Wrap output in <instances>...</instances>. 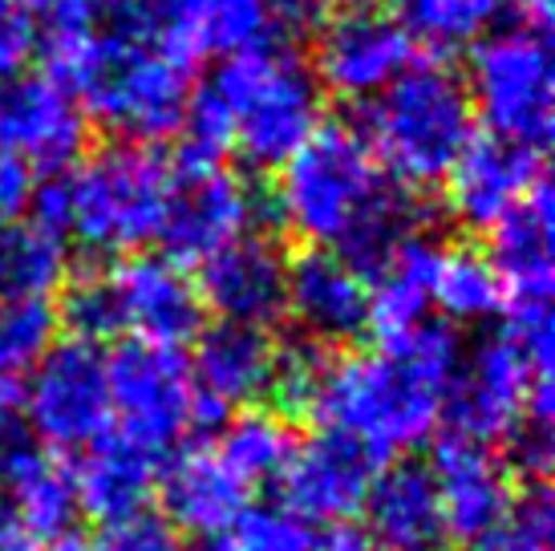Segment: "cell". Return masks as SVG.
I'll list each match as a JSON object with an SVG mask.
<instances>
[{"instance_id":"11","label":"cell","mask_w":555,"mask_h":551,"mask_svg":"<svg viewBox=\"0 0 555 551\" xmlns=\"http://www.w3.org/2000/svg\"><path fill=\"white\" fill-rule=\"evenodd\" d=\"M21 410L49 454H86L109 434V377L98 345L65 341L37 361Z\"/></svg>"},{"instance_id":"42","label":"cell","mask_w":555,"mask_h":551,"mask_svg":"<svg viewBox=\"0 0 555 551\" xmlns=\"http://www.w3.org/2000/svg\"><path fill=\"white\" fill-rule=\"evenodd\" d=\"M511 9H519L524 16H531V25H543L552 13V0H507Z\"/></svg>"},{"instance_id":"23","label":"cell","mask_w":555,"mask_h":551,"mask_svg":"<svg viewBox=\"0 0 555 551\" xmlns=\"http://www.w3.org/2000/svg\"><path fill=\"white\" fill-rule=\"evenodd\" d=\"M552 191L540 183L515 212H507L491 228V264L507 308H547L555 289V247H552Z\"/></svg>"},{"instance_id":"25","label":"cell","mask_w":555,"mask_h":551,"mask_svg":"<svg viewBox=\"0 0 555 551\" xmlns=\"http://www.w3.org/2000/svg\"><path fill=\"white\" fill-rule=\"evenodd\" d=\"M0 503L21 536H62L78 520L74 471L49 450L16 443L0 462Z\"/></svg>"},{"instance_id":"32","label":"cell","mask_w":555,"mask_h":551,"mask_svg":"<svg viewBox=\"0 0 555 551\" xmlns=\"http://www.w3.org/2000/svg\"><path fill=\"white\" fill-rule=\"evenodd\" d=\"M57 308L49 300H13L0 305V377L33 373L37 361L57 345Z\"/></svg>"},{"instance_id":"5","label":"cell","mask_w":555,"mask_h":551,"mask_svg":"<svg viewBox=\"0 0 555 551\" xmlns=\"http://www.w3.org/2000/svg\"><path fill=\"white\" fill-rule=\"evenodd\" d=\"M170 163L151 146L114 142L37 187V223L90 256L126 260L158 240Z\"/></svg>"},{"instance_id":"7","label":"cell","mask_w":555,"mask_h":551,"mask_svg":"<svg viewBox=\"0 0 555 551\" xmlns=\"http://www.w3.org/2000/svg\"><path fill=\"white\" fill-rule=\"evenodd\" d=\"M357 134L393 183L410 191L438 183L475 138L466 81L447 62H414L373 98Z\"/></svg>"},{"instance_id":"39","label":"cell","mask_w":555,"mask_h":551,"mask_svg":"<svg viewBox=\"0 0 555 551\" xmlns=\"http://www.w3.org/2000/svg\"><path fill=\"white\" fill-rule=\"evenodd\" d=\"M16 443H21V394L13 389V382L0 377V462Z\"/></svg>"},{"instance_id":"37","label":"cell","mask_w":555,"mask_h":551,"mask_svg":"<svg viewBox=\"0 0 555 551\" xmlns=\"http://www.w3.org/2000/svg\"><path fill=\"white\" fill-rule=\"evenodd\" d=\"M33 195H37L33 170L0 151V231L25 223V215L33 212Z\"/></svg>"},{"instance_id":"36","label":"cell","mask_w":555,"mask_h":551,"mask_svg":"<svg viewBox=\"0 0 555 551\" xmlns=\"http://www.w3.org/2000/svg\"><path fill=\"white\" fill-rule=\"evenodd\" d=\"M37 53V13L25 0H0V81L25 74Z\"/></svg>"},{"instance_id":"40","label":"cell","mask_w":555,"mask_h":551,"mask_svg":"<svg viewBox=\"0 0 555 551\" xmlns=\"http://www.w3.org/2000/svg\"><path fill=\"white\" fill-rule=\"evenodd\" d=\"M324 551H382V548L370 539V531L349 527V523H337V527L324 531Z\"/></svg>"},{"instance_id":"16","label":"cell","mask_w":555,"mask_h":551,"mask_svg":"<svg viewBox=\"0 0 555 551\" xmlns=\"http://www.w3.org/2000/svg\"><path fill=\"white\" fill-rule=\"evenodd\" d=\"M430 483L442 507L450 539H478L511 511L515 495V471L511 462L487 443L447 434L430 462Z\"/></svg>"},{"instance_id":"35","label":"cell","mask_w":555,"mask_h":551,"mask_svg":"<svg viewBox=\"0 0 555 551\" xmlns=\"http://www.w3.org/2000/svg\"><path fill=\"white\" fill-rule=\"evenodd\" d=\"M86 551H186V543L183 531H175L167 515L142 507V511H130L122 520L102 523L86 543Z\"/></svg>"},{"instance_id":"44","label":"cell","mask_w":555,"mask_h":551,"mask_svg":"<svg viewBox=\"0 0 555 551\" xmlns=\"http://www.w3.org/2000/svg\"><path fill=\"white\" fill-rule=\"evenodd\" d=\"M199 551H228V543H223V539H207Z\"/></svg>"},{"instance_id":"12","label":"cell","mask_w":555,"mask_h":551,"mask_svg":"<svg viewBox=\"0 0 555 551\" xmlns=\"http://www.w3.org/2000/svg\"><path fill=\"white\" fill-rule=\"evenodd\" d=\"M90 118L53 74H16L0 81V151L29 170L74 167L86 151Z\"/></svg>"},{"instance_id":"30","label":"cell","mask_w":555,"mask_h":551,"mask_svg":"<svg viewBox=\"0 0 555 551\" xmlns=\"http://www.w3.org/2000/svg\"><path fill=\"white\" fill-rule=\"evenodd\" d=\"M69 280V252L41 223L0 231V305L49 300Z\"/></svg>"},{"instance_id":"19","label":"cell","mask_w":555,"mask_h":551,"mask_svg":"<svg viewBox=\"0 0 555 551\" xmlns=\"http://www.w3.org/2000/svg\"><path fill=\"white\" fill-rule=\"evenodd\" d=\"M377 471L382 462H373L361 446L321 430L312 443L296 446L280 475L284 507H293L296 515H305L317 527H337L365 507Z\"/></svg>"},{"instance_id":"10","label":"cell","mask_w":555,"mask_h":551,"mask_svg":"<svg viewBox=\"0 0 555 551\" xmlns=\"http://www.w3.org/2000/svg\"><path fill=\"white\" fill-rule=\"evenodd\" d=\"M260 215L263 200L247 187L240 170L223 167L216 158H183L179 167H170L158 240L167 247V260L179 268H199L228 244L251 235Z\"/></svg>"},{"instance_id":"6","label":"cell","mask_w":555,"mask_h":551,"mask_svg":"<svg viewBox=\"0 0 555 551\" xmlns=\"http://www.w3.org/2000/svg\"><path fill=\"white\" fill-rule=\"evenodd\" d=\"M552 308H511L507 329L459 361L447 394L454 434L494 446L519 430H552Z\"/></svg>"},{"instance_id":"24","label":"cell","mask_w":555,"mask_h":551,"mask_svg":"<svg viewBox=\"0 0 555 551\" xmlns=\"http://www.w3.org/2000/svg\"><path fill=\"white\" fill-rule=\"evenodd\" d=\"M361 511L370 520V539L382 551H450L447 520L426 466L398 462L377 471Z\"/></svg>"},{"instance_id":"38","label":"cell","mask_w":555,"mask_h":551,"mask_svg":"<svg viewBox=\"0 0 555 551\" xmlns=\"http://www.w3.org/2000/svg\"><path fill=\"white\" fill-rule=\"evenodd\" d=\"M377 0H272V13L284 25H305L321 13H353V9H373Z\"/></svg>"},{"instance_id":"28","label":"cell","mask_w":555,"mask_h":551,"mask_svg":"<svg viewBox=\"0 0 555 551\" xmlns=\"http://www.w3.org/2000/svg\"><path fill=\"white\" fill-rule=\"evenodd\" d=\"M211 450L228 462V471L247 490H256L268 487V483H280V475H284V466H288L296 450V434L280 413L251 406V410H240L223 422Z\"/></svg>"},{"instance_id":"13","label":"cell","mask_w":555,"mask_h":551,"mask_svg":"<svg viewBox=\"0 0 555 551\" xmlns=\"http://www.w3.org/2000/svg\"><path fill=\"white\" fill-rule=\"evenodd\" d=\"M414 65V46L389 13L353 9L337 13L317 37L312 77L345 102H373Z\"/></svg>"},{"instance_id":"14","label":"cell","mask_w":555,"mask_h":551,"mask_svg":"<svg viewBox=\"0 0 555 551\" xmlns=\"http://www.w3.org/2000/svg\"><path fill=\"white\" fill-rule=\"evenodd\" d=\"M114 312H118V337L170 345L195 341L203 329V300L195 280L167 256H126L106 268Z\"/></svg>"},{"instance_id":"20","label":"cell","mask_w":555,"mask_h":551,"mask_svg":"<svg viewBox=\"0 0 555 551\" xmlns=\"http://www.w3.org/2000/svg\"><path fill=\"white\" fill-rule=\"evenodd\" d=\"M199 300L219 321L272 329L284 317V289H288V260L268 235H244L199 264Z\"/></svg>"},{"instance_id":"26","label":"cell","mask_w":555,"mask_h":551,"mask_svg":"<svg viewBox=\"0 0 555 551\" xmlns=\"http://www.w3.org/2000/svg\"><path fill=\"white\" fill-rule=\"evenodd\" d=\"M158 466L163 462L142 454L139 446H130L118 434H106L102 443H93L81 454L78 471H74L78 511L102 523L142 511L158 483Z\"/></svg>"},{"instance_id":"33","label":"cell","mask_w":555,"mask_h":551,"mask_svg":"<svg viewBox=\"0 0 555 551\" xmlns=\"http://www.w3.org/2000/svg\"><path fill=\"white\" fill-rule=\"evenodd\" d=\"M228 551H324V531L284 503L247 507L232 523L228 536H219Z\"/></svg>"},{"instance_id":"1","label":"cell","mask_w":555,"mask_h":551,"mask_svg":"<svg viewBox=\"0 0 555 551\" xmlns=\"http://www.w3.org/2000/svg\"><path fill=\"white\" fill-rule=\"evenodd\" d=\"M268 207L296 240L337 252L361 272L430 228L426 200L393 183L377 167L365 138L340 123H321V130L280 167Z\"/></svg>"},{"instance_id":"41","label":"cell","mask_w":555,"mask_h":551,"mask_svg":"<svg viewBox=\"0 0 555 551\" xmlns=\"http://www.w3.org/2000/svg\"><path fill=\"white\" fill-rule=\"evenodd\" d=\"M13 551H86V543H78L74 531H62V536H21Z\"/></svg>"},{"instance_id":"27","label":"cell","mask_w":555,"mask_h":551,"mask_svg":"<svg viewBox=\"0 0 555 551\" xmlns=\"http://www.w3.org/2000/svg\"><path fill=\"white\" fill-rule=\"evenodd\" d=\"M434 260H438V244L430 235H414L365 272L370 329H377L382 341L414 333L417 324H426V312L434 308Z\"/></svg>"},{"instance_id":"17","label":"cell","mask_w":555,"mask_h":551,"mask_svg":"<svg viewBox=\"0 0 555 551\" xmlns=\"http://www.w3.org/2000/svg\"><path fill=\"white\" fill-rule=\"evenodd\" d=\"M276 357L280 345L268 329L232 321H216L211 329H199L195 357L186 366H191L203 418L251 410L260 398H268L272 377H276Z\"/></svg>"},{"instance_id":"8","label":"cell","mask_w":555,"mask_h":551,"mask_svg":"<svg viewBox=\"0 0 555 551\" xmlns=\"http://www.w3.org/2000/svg\"><path fill=\"white\" fill-rule=\"evenodd\" d=\"M466 93L487 134L543 154L555 126L552 46L543 25L524 21L511 29L487 33L470 53Z\"/></svg>"},{"instance_id":"34","label":"cell","mask_w":555,"mask_h":551,"mask_svg":"<svg viewBox=\"0 0 555 551\" xmlns=\"http://www.w3.org/2000/svg\"><path fill=\"white\" fill-rule=\"evenodd\" d=\"M466 551H555V511L547 483H531L511 503L507 515L491 531L470 539Z\"/></svg>"},{"instance_id":"18","label":"cell","mask_w":555,"mask_h":551,"mask_svg":"<svg viewBox=\"0 0 555 551\" xmlns=\"http://www.w3.org/2000/svg\"><path fill=\"white\" fill-rule=\"evenodd\" d=\"M142 16L158 41L195 65L203 57H232L263 46L276 33L272 0H142Z\"/></svg>"},{"instance_id":"22","label":"cell","mask_w":555,"mask_h":551,"mask_svg":"<svg viewBox=\"0 0 555 551\" xmlns=\"http://www.w3.org/2000/svg\"><path fill=\"white\" fill-rule=\"evenodd\" d=\"M158 490H163V515L170 520V527L199 539L228 536L251 499V490L228 471V462L211 446L175 450L167 471L158 475Z\"/></svg>"},{"instance_id":"4","label":"cell","mask_w":555,"mask_h":551,"mask_svg":"<svg viewBox=\"0 0 555 551\" xmlns=\"http://www.w3.org/2000/svg\"><path fill=\"white\" fill-rule=\"evenodd\" d=\"M324 123V90L309 62L293 49L263 41L216 65L191 90L183 110L186 158H216L235 151L247 167L280 170Z\"/></svg>"},{"instance_id":"31","label":"cell","mask_w":555,"mask_h":551,"mask_svg":"<svg viewBox=\"0 0 555 551\" xmlns=\"http://www.w3.org/2000/svg\"><path fill=\"white\" fill-rule=\"evenodd\" d=\"M393 9L410 46H422L434 62H442L475 49L491 33L499 0H393Z\"/></svg>"},{"instance_id":"21","label":"cell","mask_w":555,"mask_h":551,"mask_svg":"<svg viewBox=\"0 0 555 551\" xmlns=\"http://www.w3.org/2000/svg\"><path fill=\"white\" fill-rule=\"evenodd\" d=\"M447 212L470 231H491L507 212L543 183V163L535 151L511 146L499 138H470L459 163L447 170Z\"/></svg>"},{"instance_id":"45","label":"cell","mask_w":555,"mask_h":551,"mask_svg":"<svg viewBox=\"0 0 555 551\" xmlns=\"http://www.w3.org/2000/svg\"><path fill=\"white\" fill-rule=\"evenodd\" d=\"M25 4H29L33 13H41V9H49V4H53V0H25Z\"/></svg>"},{"instance_id":"43","label":"cell","mask_w":555,"mask_h":551,"mask_svg":"<svg viewBox=\"0 0 555 551\" xmlns=\"http://www.w3.org/2000/svg\"><path fill=\"white\" fill-rule=\"evenodd\" d=\"M16 539H21V531H16L13 515L4 511V503H0V551H13V548H16Z\"/></svg>"},{"instance_id":"2","label":"cell","mask_w":555,"mask_h":551,"mask_svg":"<svg viewBox=\"0 0 555 551\" xmlns=\"http://www.w3.org/2000/svg\"><path fill=\"white\" fill-rule=\"evenodd\" d=\"M463 349L447 324H417L414 333L382 341L373 353L324 357L309 398V418L324 434L349 438L373 462L398 459L434 438L447 418V394Z\"/></svg>"},{"instance_id":"3","label":"cell","mask_w":555,"mask_h":551,"mask_svg":"<svg viewBox=\"0 0 555 551\" xmlns=\"http://www.w3.org/2000/svg\"><path fill=\"white\" fill-rule=\"evenodd\" d=\"M49 69L81 102L86 118L151 146L183 126L191 98V69L158 41L142 0H114L102 21L81 33L41 37Z\"/></svg>"},{"instance_id":"15","label":"cell","mask_w":555,"mask_h":551,"mask_svg":"<svg viewBox=\"0 0 555 551\" xmlns=\"http://www.w3.org/2000/svg\"><path fill=\"white\" fill-rule=\"evenodd\" d=\"M284 312L317 349L353 345L370 333V280L337 252L309 247L288 260Z\"/></svg>"},{"instance_id":"9","label":"cell","mask_w":555,"mask_h":551,"mask_svg":"<svg viewBox=\"0 0 555 551\" xmlns=\"http://www.w3.org/2000/svg\"><path fill=\"white\" fill-rule=\"evenodd\" d=\"M109 434L139 446L151 459H170L179 443L203 422L191 366L170 345L126 341L106 357Z\"/></svg>"},{"instance_id":"29","label":"cell","mask_w":555,"mask_h":551,"mask_svg":"<svg viewBox=\"0 0 555 551\" xmlns=\"http://www.w3.org/2000/svg\"><path fill=\"white\" fill-rule=\"evenodd\" d=\"M434 308L454 324H487L507 308L503 280L487 252L470 244L438 247L434 260Z\"/></svg>"}]
</instances>
